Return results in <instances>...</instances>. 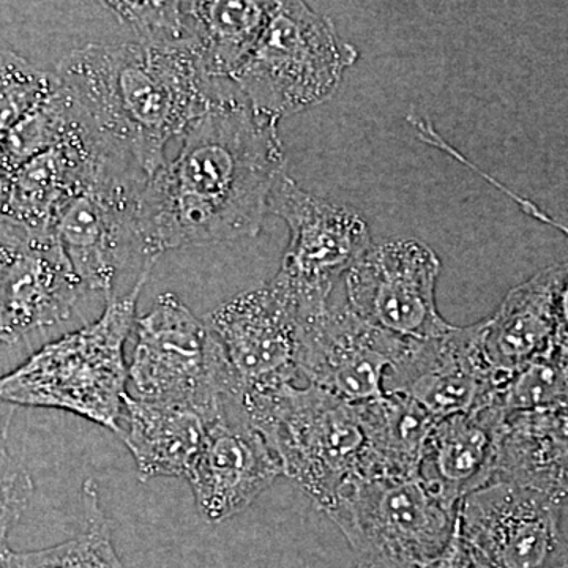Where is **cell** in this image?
I'll return each instance as SVG.
<instances>
[{
	"instance_id": "obj_1",
	"label": "cell",
	"mask_w": 568,
	"mask_h": 568,
	"mask_svg": "<svg viewBox=\"0 0 568 568\" xmlns=\"http://www.w3.org/2000/svg\"><path fill=\"white\" fill-rule=\"evenodd\" d=\"M278 122L253 110L233 82L189 126L173 162L141 194V224L156 256L254 237L286 171Z\"/></svg>"
},
{
	"instance_id": "obj_2",
	"label": "cell",
	"mask_w": 568,
	"mask_h": 568,
	"mask_svg": "<svg viewBox=\"0 0 568 568\" xmlns=\"http://www.w3.org/2000/svg\"><path fill=\"white\" fill-rule=\"evenodd\" d=\"M55 74L104 151L149 179L223 88L192 51L138 40L73 50Z\"/></svg>"
},
{
	"instance_id": "obj_3",
	"label": "cell",
	"mask_w": 568,
	"mask_h": 568,
	"mask_svg": "<svg viewBox=\"0 0 568 568\" xmlns=\"http://www.w3.org/2000/svg\"><path fill=\"white\" fill-rule=\"evenodd\" d=\"M108 301L97 323L55 339L0 376V402L65 410L121 435L129 395L123 355L145 282Z\"/></svg>"
},
{
	"instance_id": "obj_4",
	"label": "cell",
	"mask_w": 568,
	"mask_h": 568,
	"mask_svg": "<svg viewBox=\"0 0 568 568\" xmlns=\"http://www.w3.org/2000/svg\"><path fill=\"white\" fill-rule=\"evenodd\" d=\"M250 424L283 467L325 510L351 481L365 476L366 436L357 403L295 384L241 396Z\"/></svg>"
},
{
	"instance_id": "obj_5",
	"label": "cell",
	"mask_w": 568,
	"mask_h": 568,
	"mask_svg": "<svg viewBox=\"0 0 568 568\" xmlns=\"http://www.w3.org/2000/svg\"><path fill=\"white\" fill-rule=\"evenodd\" d=\"M358 59L331 18L306 2H275L263 36L231 82L254 111L280 122L331 100Z\"/></svg>"
},
{
	"instance_id": "obj_6",
	"label": "cell",
	"mask_w": 568,
	"mask_h": 568,
	"mask_svg": "<svg viewBox=\"0 0 568 568\" xmlns=\"http://www.w3.org/2000/svg\"><path fill=\"white\" fill-rule=\"evenodd\" d=\"M134 324L129 365L134 398L192 407L215 420L241 396L219 342L178 294L159 295Z\"/></svg>"
},
{
	"instance_id": "obj_7",
	"label": "cell",
	"mask_w": 568,
	"mask_h": 568,
	"mask_svg": "<svg viewBox=\"0 0 568 568\" xmlns=\"http://www.w3.org/2000/svg\"><path fill=\"white\" fill-rule=\"evenodd\" d=\"M148 181L129 164L106 156L52 233L85 290L108 301L115 297L123 272L151 274L159 261L141 224V194Z\"/></svg>"
},
{
	"instance_id": "obj_8",
	"label": "cell",
	"mask_w": 568,
	"mask_h": 568,
	"mask_svg": "<svg viewBox=\"0 0 568 568\" xmlns=\"http://www.w3.org/2000/svg\"><path fill=\"white\" fill-rule=\"evenodd\" d=\"M324 511L361 562L392 568H418L443 555L458 518L418 477L357 478Z\"/></svg>"
},
{
	"instance_id": "obj_9",
	"label": "cell",
	"mask_w": 568,
	"mask_h": 568,
	"mask_svg": "<svg viewBox=\"0 0 568 568\" xmlns=\"http://www.w3.org/2000/svg\"><path fill=\"white\" fill-rule=\"evenodd\" d=\"M407 345L357 315L342 283L328 301L298 310V376L349 403L383 396L384 377Z\"/></svg>"
},
{
	"instance_id": "obj_10",
	"label": "cell",
	"mask_w": 568,
	"mask_h": 568,
	"mask_svg": "<svg viewBox=\"0 0 568 568\" xmlns=\"http://www.w3.org/2000/svg\"><path fill=\"white\" fill-rule=\"evenodd\" d=\"M268 213L290 227L276 276L293 291L298 308L331 298L347 271L373 246L361 213L306 192L286 173L272 190Z\"/></svg>"
},
{
	"instance_id": "obj_11",
	"label": "cell",
	"mask_w": 568,
	"mask_h": 568,
	"mask_svg": "<svg viewBox=\"0 0 568 568\" xmlns=\"http://www.w3.org/2000/svg\"><path fill=\"white\" fill-rule=\"evenodd\" d=\"M562 506L538 489L503 480L467 496L458 507V532L470 568L562 567Z\"/></svg>"
},
{
	"instance_id": "obj_12",
	"label": "cell",
	"mask_w": 568,
	"mask_h": 568,
	"mask_svg": "<svg viewBox=\"0 0 568 568\" xmlns=\"http://www.w3.org/2000/svg\"><path fill=\"white\" fill-rule=\"evenodd\" d=\"M241 396L295 384L298 304L282 278L234 295L204 317Z\"/></svg>"
},
{
	"instance_id": "obj_13",
	"label": "cell",
	"mask_w": 568,
	"mask_h": 568,
	"mask_svg": "<svg viewBox=\"0 0 568 568\" xmlns=\"http://www.w3.org/2000/svg\"><path fill=\"white\" fill-rule=\"evenodd\" d=\"M437 254L416 239L372 246L343 278L347 304L369 324L405 339L444 335L454 325L437 312Z\"/></svg>"
},
{
	"instance_id": "obj_14",
	"label": "cell",
	"mask_w": 568,
	"mask_h": 568,
	"mask_svg": "<svg viewBox=\"0 0 568 568\" xmlns=\"http://www.w3.org/2000/svg\"><path fill=\"white\" fill-rule=\"evenodd\" d=\"M384 394L405 396L436 420L495 406L499 387L481 353V321L409 339L384 377Z\"/></svg>"
},
{
	"instance_id": "obj_15",
	"label": "cell",
	"mask_w": 568,
	"mask_h": 568,
	"mask_svg": "<svg viewBox=\"0 0 568 568\" xmlns=\"http://www.w3.org/2000/svg\"><path fill=\"white\" fill-rule=\"evenodd\" d=\"M283 476V467L264 436L230 402L209 429L207 440L186 481L197 510L219 525L246 510Z\"/></svg>"
},
{
	"instance_id": "obj_16",
	"label": "cell",
	"mask_w": 568,
	"mask_h": 568,
	"mask_svg": "<svg viewBox=\"0 0 568 568\" xmlns=\"http://www.w3.org/2000/svg\"><path fill=\"white\" fill-rule=\"evenodd\" d=\"M54 234H33L0 272V343L20 345L65 323L85 293Z\"/></svg>"
},
{
	"instance_id": "obj_17",
	"label": "cell",
	"mask_w": 568,
	"mask_h": 568,
	"mask_svg": "<svg viewBox=\"0 0 568 568\" xmlns=\"http://www.w3.org/2000/svg\"><path fill=\"white\" fill-rule=\"evenodd\" d=\"M106 156L110 153L81 118L65 140L11 174L3 189L2 216L32 233H54L63 211L88 189Z\"/></svg>"
},
{
	"instance_id": "obj_18",
	"label": "cell",
	"mask_w": 568,
	"mask_h": 568,
	"mask_svg": "<svg viewBox=\"0 0 568 568\" xmlns=\"http://www.w3.org/2000/svg\"><path fill=\"white\" fill-rule=\"evenodd\" d=\"M567 275L568 263L541 268L515 286L495 315L481 321V353L499 392L555 346L559 295Z\"/></svg>"
},
{
	"instance_id": "obj_19",
	"label": "cell",
	"mask_w": 568,
	"mask_h": 568,
	"mask_svg": "<svg viewBox=\"0 0 568 568\" xmlns=\"http://www.w3.org/2000/svg\"><path fill=\"white\" fill-rule=\"evenodd\" d=\"M506 414L495 406L439 418L426 439L418 480L458 511L467 496L495 481Z\"/></svg>"
},
{
	"instance_id": "obj_20",
	"label": "cell",
	"mask_w": 568,
	"mask_h": 568,
	"mask_svg": "<svg viewBox=\"0 0 568 568\" xmlns=\"http://www.w3.org/2000/svg\"><path fill=\"white\" fill-rule=\"evenodd\" d=\"M215 420L192 407L144 402L129 394L119 437L132 454L141 481L186 480Z\"/></svg>"
},
{
	"instance_id": "obj_21",
	"label": "cell",
	"mask_w": 568,
	"mask_h": 568,
	"mask_svg": "<svg viewBox=\"0 0 568 568\" xmlns=\"http://www.w3.org/2000/svg\"><path fill=\"white\" fill-rule=\"evenodd\" d=\"M495 480L568 499V409L511 414L500 436Z\"/></svg>"
},
{
	"instance_id": "obj_22",
	"label": "cell",
	"mask_w": 568,
	"mask_h": 568,
	"mask_svg": "<svg viewBox=\"0 0 568 568\" xmlns=\"http://www.w3.org/2000/svg\"><path fill=\"white\" fill-rule=\"evenodd\" d=\"M275 2H183L186 31L194 54L209 78L234 77L263 36Z\"/></svg>"
},
{
	"instance_id": "obj_23",
	"label": "cell",
	"mask_w": 568,
	"mask_h": 568,
	"mask_svg": "<svg viewBox=\"0 0 568 568\" xmlns=\"http://www.w3.org/2000/svg\"><path fill=\"white\" fill-rule=\"evenodd\" d=\"M366 436L365 476L418 477L426 439L436 418L405 396L357 403Z\"/></svg>"
},
{
	"instance_id": "obj_24",
	"label": "cell",
	"mask_w": 568,
	"mask_h": 568,
	"mask_svg": "<svg viewBox=\"0 0 568 568\" xmlns=\"http://www.w3.org/2000/svg\"><path fill=\"white\" fill-rule=\"evenodd\" d=\"M84 528L70 540L33 551L7 549L0 568H126L112 544L110 523L92 480L82 487Z\"/></svg>"
},
{
	"instance_id": "obj_25",
	"label": "cell",
	"mask_w": 568,
	"mask_h": 568,
	"mask_svg": "<svg viewBox=\"0 0 568 568\" xmlns=\"http://www.w3.org/2000/svg\"><path fill=\"white\" fill-rule=\"evenodd\" d=\"M80 122V111L62 84L59 85L47 102L3 134L2 159L7 182L21 164L65 140Z\"/></svg>"
},
{
	"instance_id": "obj_26",
	"label": "cell",
	"mask_w": 568,
	"mask_h": 568,
	"mask_svg": "<svg viewBox=\"0 0 568 568\" xmlns=\"http://www.w3.org/2000/svg\"><path fill=\"white\" fill-rule=\"evenodd\" d=\"M495 407L506 416L536 410L568 409V358L552 347L523 368L496 396Z\"/></svg>"
},
{
	"instance_id": "obj_27",
	"label": "cell",
	"mask_w": 568,
	"mask_h": 568,
	"mask_svg": "<svg viewBox=\"0 0 568 568\" xmlns=\"http://www.w3.org/2000/svg\"><path fill=\"white\" fill-rule=\"evenodd\" d=\"M58 74L37 69L22 55L0 50V134H6L58 91Z\"/></svg>"
},
{
	"instance_id": "obj_28",
	"label": "cell",
	"mask_w": 568,
	"mask_h": 568,
	"mask_svg": "<svg viewBox=\"0 0 568 568\" xmlns=\"http://www.w3.org/2000/svg\"><path fill=\"white\" fill-rule=\"evenodd\" d=\"M103 6L133 29L138 41L152 47L189 50L194 54L183 2H104Z\"/></svg>"
},
{
	"instance_id": "obj_29",
	"label": "cell",
	"mask_w": 568,
	"mask_h": 568,
	"mask_svg": "<svg viewBox=\"0 0 568 568\" xmlns=\"http://www.w3.org/2000/svg\"><path fill=\"white\" fill-rule=\"evenodd\" d=\"M13 410L0 414V556L9 549V536L33 495V481L26 467L14 458L9 446Z\"/></svg>"
},
{
	"instance_id": "obj_30",
	"label": "cell",
	"mask_w": 568,
	"mask_h": 568,
	"mask_svg": "<svg viewBox=\"0 0 568 568\" xmlns=\"http://www.w3.org/2000/svg\"><path fill=\"white\" fill-rule=\"evenodd\" d=\"M510 200L515 201L521 207V211L528 213L532 219L538 222L548 224V226L555 227L560 233L566 234L568 237L567 224L558 222V220L551 219L544 209L538 207L532 201L526 200L525 196H519L517 193L510 194ZM555 347L558 353L566 355L568 358V275L566 282H564L562 291L559 295L558 305V328H556Z\"/></svg>"
},
{
	"instance_id": "obj_31",
	"label": "cell",
	"mask_w": 568,
	"mask_h": 568,
	"mask_svg": "<svg viewBox=\"0 0 568 568\" xmlns=\"http://www.w3.org/2000/svg\"><path fill=\"white\" fill-rule=\"evenodd\" d=\"M418 568H470L469 556H467L465 545H463L458 532V518L457 529H455L454 537H452L447 548L444 549L443 555Z\"/></svg>"
},
{
	"instance_id": "obj_32",
	"label": "cell",
	"mask_w": 568,
	"mask_h": 568,
	"mask_svg": "<svg viewBox=\"0 0 568 568\" xmlns=\"http://www.w3.org/2000/svg\"><path fill=\"white\" fill-rule=\"evenodd\" d=\"M2 138L3 134H0V186H6L7 183V175L6 170H3V159H2Z\"/></svg>"
},
{
	"instance_id": "obj_33",
	"label": "cell",
	"mask_w": 568,
	"mask_h": 568,
	"mask_svg": "<svg viewBox=\"0 0 568 568\" xmlns=\"http://www.w3.org/2000/svg\"><path fill=\"white\" fill-rule=\"evenodd\" d=\"M355 568H392V567H386V566H377V564H366V562H361L358 564L357 567Z\"/></svg>"
},
{
	"instance_id": "obj_34",
	"label": "cell",
	"mask_w": 568,
	"mask_h": 568,
	"mask_svg": "<svg viewBox=\"0 0 568 568\" xmlns=\"http://www.w3.org/2000/svg\"><path fill=\"white\" fill-rule=\"evenodd\" d=\"M2 204H3V190L0 186V215H2Z\"/></svg>"
},
{
	"instance_id": "obj_35",
	"label": "cell",
	"mask_w": 568,
	"mask_h": 568,
	"mask_svg": "<svg viewBox=\"0 0 568 568\" xmlns=\"http://www.w3.org/2000/svg\"><path fill=\"white\" fill-rule=\"evenodd\" d=\"M560 568H568V560H567V562H566V564H564V566H562V567H560Z\"/></svg>"
}]
</instances>
